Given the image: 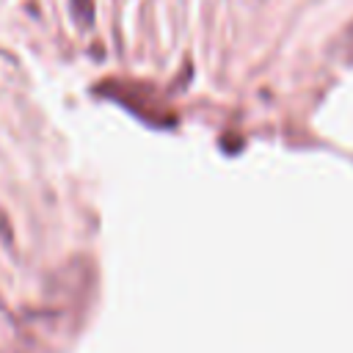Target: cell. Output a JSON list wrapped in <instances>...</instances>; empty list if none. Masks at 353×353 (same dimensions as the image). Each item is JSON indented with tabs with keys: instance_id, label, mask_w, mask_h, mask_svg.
<instances>
[{
	"instance_id": "6da1fadb",
	"label": "cell",
	"mask_w": 353,
	"mask_h": 353,
	"mask_svg": "<svg viewBox=\"0 0 353 353\" xmlns=\"http://www.w3.org/2000/svg\"><path fill=\"white\" fill-rule=\"evenodd\" d=\"M97 94L121 102L130 113H135L138 119H143L152 127H174L176 124L174 110L165 105V99H160L154 85H149V83H138V80H102L97 85Z\"/></svg>"
},
{
	"instance_id": "7a4b0ae2",
	"label": "cell",
	"mask_w": 353,
	"mask_h": 353,
	"mask_svg": "<svg viewBox=\"0 0 353 353\" xmlns=\"http://www.w3.org/2000/svg\"><path fill=\"white\" fill-rule=\"evenodd\" d=\"M69 11H72V19L80 25V28H91L94 25V17H97V8H94V0H69Z\"/></svg>"
},
{
	"instance_id": "3957f363",
	"label": "cell",
	"mask_w": 353,
	"mask_h": 353,
	"mask_svg": "<svg viewBox=\"0 0 353 353\" xmlns=\"http://www.w3.org/2000/svg\"><path fill=\"white\" fill-rule=\"evenodd\" d=\"M336 55L345 66H353V19L347 22V28L336 39Z\"/></svg>"
},
{
	"instance_id": "277c9868",
	"label": "cell",
	"mask_w": 353,
	"mask_h": 353,
	"mask_svg": "<svg viewBox=\"0 0 353 353\" xmlns=\"http://www.w3.org/2000/svg\"><path fill=\"white\" fill-rule=\"evenodd\" d=\"M0 237L3 240H11V223H8V215L0 210Z\"/></svg>"
}]
</instances>
